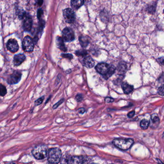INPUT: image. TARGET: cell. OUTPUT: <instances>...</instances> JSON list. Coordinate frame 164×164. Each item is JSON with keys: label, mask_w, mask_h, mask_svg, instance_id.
Returning a JSON list of instances; mask_svg holds the SVG:
<instances>
[{"label": "cell", "mask_w": 164, "mask_h": 164, "mask_svg": "<svg viewBox=\"0 0 164 164\" xmlns=\"http://www.w3.org/2000/svg\"></svg>", "instance_id": "32"}, {"label": "cell", "mask_w": 164, "mask_h": 164, "mask_svg": "<svg viewBox=\"0 0 164 164\" xmlns=\"http://www.w3.org/2000/svg\"><path fill=\"white\" fill-rule=\"evenodd\" d=\"M134 114H135V111H131V112H129L127 116L129 118H131L134 116Z\"/></svg>", "instance_id": "28"}, {"label": "cell", "mask_w": 164, "mask_h": 164, "mask_svg": "<svg viewBox=\"0 0 164 164\" xmlns=\"http://www.w3.org/2000/svg\"><path fill=\"white\" fill-rule=\"evenodd\" d=\"M26 59V57L24 54H17L13 58V63L15 66H19Z\"/></svg>", "instance_id": "13"}, {"label": "cell", "mask_w": 164, "mask_h": 164, "mask_svg": "<svg viewBox=\"0 0 164 164\" xmlns=\"http://www.w3.org/2000/svg\"><path fill=\"white\" fill-rule=\"evenodd\" d=\"M23 20V28L25 31H29L31 29L32 26V20L29 16H24Z\"/></svg>", "instance_id": "11"}, {"label": "cell", "mask_w": 164, "mask_h": 164, "mask_svg": "<svg viewBox=\"0 0 164 164\" xmlns=\"http://www.w3.org/2000/svg\"><path fill=\"white\" fill-rule=\"evenodd\" d=\"M75 99L78 102H81L83 99V96L82 94H78L75 97Z\"/></svg>", "instance_id": "24"}, {"label": "cell", "mask_w": 164, "mask_h": 164, "mask_svg": "<svg viewBox=\"0 0 164 164\" xmlns=\"http://www.w3.org/2000/svg\"><path fill=\"white\" fill-rule=\"evenodd\" d=\"M56 43L58 48L61 50L63 51H66V48L65 44L63 42V39H62L60 37H58L57 38Z\"/></svg>", "instance_id": "16"}, {"label": "cell", "mask_w": 164, "mask_h": 164, "mask_svg": "<svg viewBox=\"0 0 164 164\" xmlns=\"http://www.w3.org/2000/svg\"><path fill=\"white\" fill-rule=\"evenodd\" d=\"M37 3L38 5H41L43 4V0H37Z\"/></svg>", "instance_id": "31"}, {"label": "cell", "mask_w": 164, "mask_h": 164, "mask_svg": "<svg viewBox=\"0 0 164 164\" xmlns=\"http://www.w3.org/2000/svg\"><path fill=\"white\" fill-rule=\"evenodd\" d=\"M62 56L63 57L68 58L69 59H72L73 57L72 55L71 54H62Z\"/></svg>", "instance_id": "27"}, {"label": "cell", "mask_w": 164, "mask_h": 164, "mask_svg": "<svg viewBox=\"0 0 164 164\" xmlns=\"http://www.w3.org/2000/svg\"><path fill=\"white\" fill-rule=\"evenodd\" d=\"M64 100H65L64 99H62L60 100L58 103H57L56 104H55V105L53 106V108L56 109L57 108V107H59V106L60 105H62V103L64 102Z\"/></svg>", "instance_id": "23"}, {"label": "cell", "mask_w": 164, "mask_h": 164, "mask_svg": "<svg viewBox=\"0 0 164 164\" xmlns=\"http://www.w3.org/2000/svg\"><path fill=\"white\" fill-rule=\"evenodd\" d=\"M23 49L25 52H31L33 50L34 44L33 40L29 36H26L23 41Z\"/></svg>", "instance_id": "6"}, {"label": "cell", "mask_w": 164, "mask_h": 164, "mask_svg": "<svg viewBox=\"0 0 164 164\" xmlns=\"http://www.w3.org/2000/svg\"><path fill=\"white\" fill-rule=\"evenodd\" d=\"M62 155V151L59 148H50L48 151V160L50 163H59Z\"/></svg>", "instance_id": "4"}, {"label": "cell", "mask_w": 164, "mask_h": 164, "mask_svg": "<svg viewBox=\"0 0 164 164\" xmlns=\"http://www.w3.org/2000/svg\"><path fill=\"white\" fill-rule=\"evenodd\" d=\"M63 16L67 22L72 23L74 22L75 19V12L72 9L67 8L63 11Z\"/></svg>", "instance_id": "7"}, {"label": "cell", "mask_w": 164, "mask_h": 164, "mask_svg": "<svg viewBox=\"0 0 164 164\" xmlns=\"http://www.w3.org/2000/svg\"><path fill=\"white\" fill-rule=\"evenodd\" d=\"M48 147L45 145H39L33 148L32 151L33 156L38 160H42L46 158L48 154Z\"/></svg>", "instance_id": "3"}, {"label": "cell", "mask_w": 164, "mask_h": 164, "mask_svg": "<svg viewBox=\"0 0 164 164\" xmlns=\"http://www.w3.org/2000/svg\"><path fill=\"white\" fill-rule=\"evenodd\" d=\"M42 14H43V11H42V10L40 9L38 10V19L40 18Z\"/></svg>", "instance_id": "29"}, {"label": "cell", "mask_w": 164, "mask_h": 164, "mask_svg": "<svg viewBox=\"0 0 164 164\" xmlns=\"http://www.w3.org/2000/svg\"><path fill=\"white\" fill-rule=\"evenodd\" d=\"M121 87H122V89L124 91V93L125 94H129L130 93H131L133 90V86L126 82L123 83L121 85Z\"/></svg>", "instance_id": "14"}, {"label": "cell", "mask_w": 164, "mask_h": 164, "mask_svg": "<svg viewBox=\"0 0 164 164\" xmlns=\"http://www.w3.org/2000/svg\"><path fill=\"white\" fill-rule=\"evenodd\" d=\"M21 76L22 74L20 72H14L8 78L7 80L8 83L10 84L17 83L18 82H19V81L21 79Z\"/></svg>", "instance_id": "9"}, {"label": "cell", "mask_w": 164, "mask_h": 164, "mask_svg": "<svg viewBox=\"0 0 164 164\" xmlns=\"http://www.w3.org/2000/svg\"><path fill=\"white\" fill-rule=\"evenodd\" d=\"M7 90L5 86L3 85L0 84V95L4 96L6 94Z\"/></svg>", "instance_id": "20"}, {"label": "cell", "mask_w": 164, "mask_h": 164, "mask_svg": "<svg viewBox=\"0 0 164 164\" xmlns=\"http://www.w3.org/2000/svg\"><path fill=\"white\" fill-rule=\"evenodd\" d=\"M44 99V96H42L38 99L37 100L35 101V105L36 106H38V105L41 104L43 101Z\"/></svg>", "instance_id": "22"}, {"label": "cell", "mask_w": 164, "mask_h": 164, "mask_svg": "<svg viewBox=\"0 0 164 164\" xmlns=\"http://www.w3.org/2000/svg\"><path fill=\"white\" fill-rule=\"evenodd\" d=\"M158 93H159V95L161 96H164V85L161 86L158 90Z\"/></svg>", "instance_id": "21"}, {"label": "cell", "mask_w": 164, "mask_h": 164, "mask_svg": "<svg viewBox=\"0 0 164 164\" xmlns=\"http://www.w3.org/2000/svg\"><path fill=\"white\" fill-rule=\"evenodd\" d=\"M151 121H152V125L153 126L158 127V125L159 124V119L158 115L154 114L151 116Z\"/></svg>", "instance_id": "17"}, {"label": "cell", "mask_w": 164, "mask_h": 164, "mask_svg": "<svg viewBox=\"0 0 164 164\" xmlns=\"http://www.w3.org/2000/svg\"><path fill=\"white\" fill-rule=\"evenodd\" d=\"M62 38L67 42L72 41L75 39L74 31L70 28H65L62 31Z\"/></svg>", "instance_id": "8"}, {"label": "cell", "mask_w": 164, "mask_h": 164, "mask_svg": "<svg viewBox=\"0 0 164 164\" xmlns=\"http://www.w3.org/2000/svg\"><path fill=\"white\" fill-rule=\"evenodd\" d=\"M112 143L119 149L126 151L131 147L134 143V141L131 139L117 138L112 141Z\"/></svg>", "instance_id": "2"}, {"label": "cell", "mask_w": 164, "mask_h": 164, "mask_svg": "<svg viewBox=\"0 0 164 164\" xmlns=\"http://www.w3.org/2000/svg\"><path fill=\"white\" fill-rule=\"evenodd\" d=\"M114 99L113 98H111V97H106L105 99V101L106 103H110L112 102H114Z\"/></svg>", "instance_id": "26"}, {"label": "cell", "mask_w": 164, "mask_h": 164, "mask_svg": "<svg viewBox=\"0 0 164 164\" xmlns=\"http://www.w3.org/2000/svg\"></svg>", "instance_id": "33"}, {"label": "cell", "mask_w": 164, "mask_h": 164, "mask_svg": "<svg viewBox=\"0 0 164 164\" xmlns=\"http://www.w3.org/2000/svg\"><path fill=\"white\" fill-rule=\"evenodd\" d=\"M84 0H71V5L72 8L78 9L84 4Z\"/></svg>", "instance_id": "15"}, {"label": "cell", "mask_w": 164, "mask_h": 164, "mask_svg": "<svg viewBox=\"0 0 164 164\" xmlns=\"http://www.w3.org/2000/svg\"><path fill=\"white\" fill-rule=\"evenodd\" d=\"M65 163L67 164H84L88 163L87 158L83 156H68L65 159Z\"/></svg>", "instance_id": "5"}, {"label": "cell", "mask_w": 164, "mask_h": 164, "mask_svg": "<svg viewBox=\"0 0 164 164\" xmlns=\"http://www.w3.org/2000/svg\"><path fill=\"white\" fill-rule=\"evenodd\" d=\"M149 124L150 122L148 121L146 119H143L141 122L140 126L143 130H146L148 128Z\"/></svg>", "instance_id": "19"}, {"label": "cell", "mask_w": 164, "mask_h": 164, "mask_svg": "<svg viewBox=\"0 0 164 164\" xmlns=\"http://www.w3.org/2000/svg\"><path fill=\"white\" fill-rule=\"evenodd\" d=\"M76 53L77 56H84L87 55V53L84 50L79 51L76 52Z\"/></svg>", "instance_id": "25"}, {"label": "cell", "mask_w": 164, "mask_h": 164, "mask_svg": "<svg viewBox=\"0 0 164 164\" xmlns=\"http://www.w3.org/2000/svg\"><path fill=\"white\" fill-rule=\"evenodd\" d=\"M96 70L97 71L103 76L106 79L110 78L115 71L116 68L113 65H109L105 63H99L96 66Z\"/></svg>", "instance_id": "1"}, {"label": "cell", "mask_w": 164, "mask_h": 164, "mask_svg": "<svg viewBox=\"0 0 164 164\" xmlns=\"http://www.w3.org/2000/svg\"><path fill=\"white\" fill-rule=\"evenodd\" d=\"M80 41L82 46L84 47L87 46V45L89 43V40L88 39H87V37L84 36H82L80 38Z\"/></svg>", "instance_id": "18"}, {"label": "cell", "mask_w": 164, "mask_h": 164, "mask_svg": "<svg viewBox=\"0 0 164 164\" xmlns=\"http://www.w3.org/2000/svg\"><path fill=\"white\" fill-rule=\"evenodd\" d=\"M7 49L12 53H16L18 50L19 46L17 41L15 39H10L7 44Z\"/></svg>", "instance_id": "10"}, {"label": "cell", "mask_w": 164, "mask_h": 164, "mask_svg": "<svg viewBox=\"0 0 164 164\" xmlns=\"http://www.w3.org/2000/svg\"><path fill=\"white\" fill-rule=\"evenodd\" d=\"M82 63L84 66L88 68H93L94 65V60L90 56H87L84 57L83 59Z\"/></svg>", "instance_id": "12"}, {"label": "cell", "mask_w": 164, "mask_h": 164, "mask_svg": "<svg viewBox=\"0 0 164 164\" xmlns=\"http://www.w3.org/2000/svg\"><path fill=\"white\" fill-rule=\"evenodd\" d=\"M85 109L84 108H80L78 110V112L79 113V114H83L85 112Z\"/></svg>", "instance_id": "30"}]
</instances>
